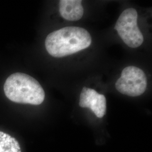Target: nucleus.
<instances>
[{
    "label": "nucleus",
    "instance_id": "1",
    "mask_svg": "<svg viewBox=\"0 0 152 152\" xmlns=\"http://www.w3.org/2000/svg\"><path fill=\"white\" fill-rule=\"evenodd\" d=\"M92 39L86 29L78 27H66L50 33L45 39L50 55L61 58L88 48Z\"/></svg>",
    "mask_w": 152,
    "mask_h": 152
},
{
    "label": "nucleus",
    "instance_id": "2",
    "mask_svg": "<svg viewBox=\"0 0 152 152\" xmlns=\"http://www.w3.org/2000/svg\"><path fill=\"white\" fill-rule=\"evenodd\" d=\"M4 90L6 96L16 103L38 105L43 103L45 98L44 90L39 83L23 73L9 76L4 83Z\"/></svg>",
    "mask_w": 152,
    "mask_h": 152
},
{
    "label": "nucleus",
    "instance_id": "3",
    "mask_svg": "<svg viewBox=\"0 0 152 152\" xmlns=\"http://www.w3.org/2000/svg\"><path fill=\"white\" fill-rule=\"evenodd\" d=\"M137 12L134 8H129L122 12L114 29L128 46L136 48L141 46L144 37L137 23Z\"/></svg>",
    "mask_w": 152,
    "mask_h": 152
},
{
    "label": "nucleus",
    "instance_id": "4",
    "mask_svg": "<svg viewBox=\"0 0 152 152\" xmlns=\"http://www.w3.org/2000/svg\"><path fill=\"white\" fill-rule=\"evenodd\" d=\"M115 86L117 90L124 95L131 97L139 96L146 90L147 77L141 69L129 66L122 71L121 76Z\"/></svg>",
    "mask_w": 152,
    "mask_h": 152
},
{
    "label": "nucleus",
    "instance_id": "5",
    "mask_svg": "<svg viewBox=\"0 0 152 152\" xmlns=\"http://www.w3.org/2000/svg\"><path fill=\"white\" fill-rule=\"evenodd\" d=\"M79 105L81 108L90 109L99 118L106 114L107 101L103 94H99L95 90L84 87L82 90Z\"/></svg>",
    "mask_w": 152,
    "mask_h": 152
},
{
    "label": "nucleus",
    "instance_id": "6",
    "mask_svg": "<svg viewBox=\"0 0 152 152\" xmlns=\"http://www.w3.org/2000/svg\"><path fill=\"white\" fill-rule=\"evenodd\" d=\"M83 8L81 0H61L59 1V12L64 19L77 21L83 15Z\"/></svg>",
    "mask_w": 152,
    "mask_h": 152
},
{
    "label": "nucleus",
    "instance_id": "7",
    "mask_svg": "<svg viewBox=\"0 0 152 152\" xmlns=\"http://www.w3.org/2000/svg\"><path fill=\"white\" fill-rule=\"evenodd\" d=\"M0 152H22L19 142L15 138L0 131Z\"/></svg>",
    "mask_w": 152,
    "mask_h": 152
}]
</instances>
